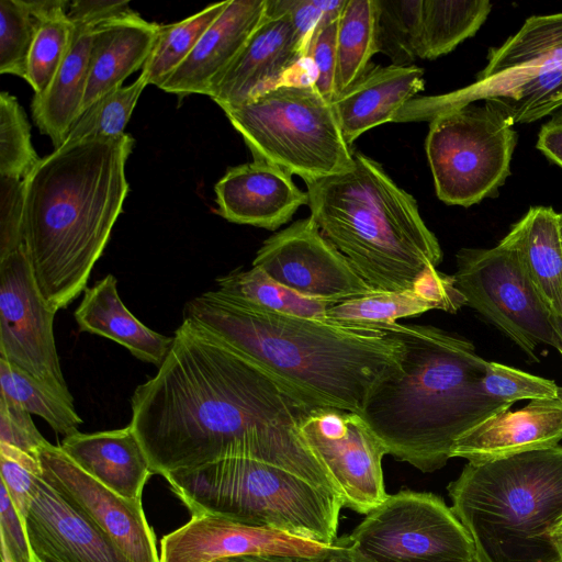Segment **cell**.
I'll use <instances>...</instances> for the list:
<instances>
[{
	"label": "cell",
	"mask_w": 562,
	"mask_h": 562,
	"mask_svg": "<svg viewBox=\"0 0 562 562\" xmlns=\"http://www.w3.org/2000/svg\"><path fill=\"white\" fill-rule=\"evenodd\" d=\"M157 373L131 398L130 425L154 474L231 457L258 431L316 408L252 359L182 319Z\"/></svg>",
	"instance_id": "6da1fadb"
},
{
	"label": "cell",
	"mask_w": 562,
	"mask_h": 562,
	"mask_svg": "<svg viewBox=\"0 0 562 562\" xmlns=\"http://www.w3.org/2000/svg\"><path fill=\"white\" fill-rule=\"evenodd\" d=\"M183 318L252 359L316 408L361 415L374 387L400 368L404 352L384 324L284 315L217 290L190 300Z\"/></svg>",
	"instance_id": "7a4b0ae2"
},
{
	"label": "cell",
	"mask_w": 562,
	"mask_h": 562,
	"mask_svg": "<svg viewBox=\"0 0 562 562\" xmlns=\"http://www.w3.org/2000/svg\"><path fill=\"white\" fill-rule=\"evenodd\" d=\"M128 134L65 143L24 181L23 247L45 301L65 308L83 290L130 187Z\"/></svg>",
	"instance_id": "3957f363"
},
{
	"label": "cell",
	"mask_w": 562,
	"mask_h": 562,
	"mask_svg": "<svg viewBox=\"0 0 562 562\" xmlns=\"http://www.w3.org/2000/svg\"><path fill=\"white\" fill-rule=\"evenodd\" d=\"M384 325L404 346L401 366L374 387L361 416L386 454L434 472L462 435L513 404L485 393L487 361L467 338L429 325Z\"/></svg>",
	"instance_id": "277c9868"
},
{
	"label": "cell",
	"mask_w": 562,
	"mask_h": 562,
	"mask_svg": "<svg viewBox=\"0 0 562 562\" xmlns=\"http://www.w3.org/2000/svg\"><path fill=\"white\" fill-rule=\"evenodd\" d=\"M311 217L374 292L412 289L442 251L415 198L360 151L335 175L306 182Z\"/></svg>",
	"instance_id": "5b68a950"
},
{
	"label": "cell",
	"mask_w": 562,
	"mask_h": 562,
	"mask_svg": "<svg viewBox=\"0 0 562 562\" xmlns=\"http://www.w3.org/2000/svg\"><path fill=\"white\" fill-rule=\"evenodd\" d=\"M451 508L480 562H560L549 531L562 516V447L468 462Z\"/></svg>",
	"instance_id": "8992f818"
},
{
	"label": "cell",
	"mask_w": 562,
	"mask_h": 562,
	"mask_svg": "<svg viewBox=\"0 0 562 562\" xmlns=\"http://www.w3.org/2000/svg\"><path fill=\"white\" fill-rule=\"evenodd\" d=\"M164 477L192 516H221L324 544L338 538L339 497L279 464L226 457Z\"/></svg>",
	"instance_id": "52a82bcc"
},
{
	"label": "cell",
	"mask_w": 562,
	"mask_h": 562,
	"mask_svg": "<svg viewBox=\"0 0 562 562\" xmlns=\"http://www.w3.org/2000/svg\"><path fill=\"white\" fill-rule=\"evenodd\" d=\"M223 111L255 160L273 164L305 183L338 173L352 162L333 104L312 81L283 82Z\"/></svg>",
	"instance_id": "ba28073f"
},
{
	"label": "cell",
	"mask_w": 562,
	"mask_h": 562,
	"mask_svg": "<svg viewBox=\"0 0 562 562\" xmlns=\"http://www.w3.org/2000/svg\"><path fill=\"white\" fill-rule=\"evenodd\" d=\"M481 100L513 125L535 122L562 106V12L528 18L503 45L490 49L475 82L422 99L419 114L430 120Z\"/></svg>",
	"instance_id": "9c48e42d"
},
{
	"label": "cell",
	"mask_w": 562,
	"mask_h": 562,
	"mask_svg": "<svg viewBox=\"0 0 562 562\" xmlns=\"http://www.w3.org/2000/svg\"><path fill=\"white\" fill-rule=\"evenodd\" d=\"M516 144L513 124L487 103L436 114L430 119L426 154L438 199L468 207L496 195L510 175Z\"/></svg>",
	"instance_id": "30bf717a"
},
{
	"label": "cell",
	"mask_w": 562,
	"mask_h": 562,
	"mask_svg": "<svg viewBox=\"0 0 562 562\" xmlns=\"http://www.w3.org/2000/svg\"><path fill=\"white\" fill-rule=\"evenodd\" d=\"M456 285L485 319L512 339L530 359L538 361L541 344L562 357V334L525 271L516 251L499 241L493 248H461L457 255Z\"/></svg>",
	"instance_id": "8fae6325"
},
{
	"label": "cell",
	"mask_w": 562,
	"mask_h": 562,
	"mask_svg": "<svg viewBox=\"0 0 562 562\" xmlns=\"http://www.w3.org/2000/svg\"><path fill=\"white\" fill-rule=\"evenodd\" d=\"M371 562H473L474 543L441 497L400 491L387 497L348 535Z\"/></svg>",
	"instance_id": "7c38bea8"
},
{
	"label": "cell",
	"mask_w": 562,
	"mask_h": 562,
	"mask_svg": "<svg viewBox=\"0 0 562 562\" xmlns=\"http://www.w3.org/2000/svg\"><path fill=\"white\" fill-rule=\"evenodd\" d=\"M56 312L40 292L24 247L0 258V359L74 404L55 344Z\"/></svg>",
	"instance_id": "4fadbf2b"
},
{
	"label": "cell",
	"mask_w": 562,
	"mask_h": 562,
	"mask_svg": "<svg viewBox=\"0 0 562 562\" xmlns=\"http://www.w3.org/2000/svg\"><path fill=\"white\" fill-rule=\"evenodd\" d=\"M306 445L329 475L342 507L367 515L387 497L385 448L361 415L314 408L300 423Z\"/></svg>",
	"instance_id": "5bb4252c"
},
{
	"label": "cell",
	"mask_w": 562,
	"mask_h": 562,
	"mask_svg": "<svg viewBox=\"0 0 562 562\" xmlns=\"http://www.w3.org/2000/svg\"><path fill=\"white\" fill-rule=\"evenodd\" d=\"M252 267L312 299L339 303L374 292L322 235L311 216L295 221L266 239Z\"/></svg>",
	"instance_id": "9a60e30c"
},
{
	"label": "cell",
	"mask_w": 562,
	"mask_h": 562,
	"mask_svg": "<svg viewBox=\"0 0 562 562\" xmlns=\"http://www.w3.org/2000/svg\"><path fill=\"white\" fill-rule=\"evenodd\" d=\"M42 479L133 562H160L142 499L112 492L77 465L59 446L38 449Z\"/></svg>",
	"instance_id": "2e32d148"
},
{
	"label": "cell",
	"mask_w": 562,
	"mask_h": 562,
	"mask_svg": "<svg viewBox=\"0 0 562 562\" xmlns=\"http://www.w3.org/2000/svg\"><path fill=\"white\" fill-rule=\"evenodd\" d=\"M333 544L221 516L193 515L187 524L162 537L159 558L160 562H216L251 554L316 557Z\"/></svg>",
	"instance_id": "e0dca14e"
},
{
	"label": "cell",
	"mask_w": 562,
	"mask_h": 562,
	"mask_svg": "<svg viewBox=\"0 0 562 562\" xmlns=\"http://www.w3.org/2000/svg\"><path fill=\"white\" fill-rule=\"evenodd\" d=\"M24 526L41 562H133L42 476Z\"/></svg>",
	"instance_id": "ac0fdd59"
},
{
	"label": "cell",
	"mask_w": 562,
	"mask_h": 562,
	"mask_svg": "<svg viewBox=\"0 0 562 562\" xmlns=\"http://www.w3.org/2000/svg\"><path fill=\"white\" fill-rule=\"evenodd\" d=\"M304 59L290 19L265 14L209 97L223 110L240 105L282 85L285 75Z\"/></svg>",
	"instance_id": "d6986e66"
},
{
	"label": "cell",
	"mask_w": 562,
	"mask_h": 562,
	"mask_svg": "<svg viewBox=\"0 0 562 562\" xmlns=\"http://www.w3.org/2000/svg\"><path fill=\"white\" fill-rule=\"evenodd\" d=\"M217 213L228 222L277 231L288 223L308 194L292 175L265 160L227 169L214 187Z\"/></svg>",
	"instance_id": "ffe728a7"
},
{
	"label": "cell",
	"mask_w": 562,
	"mask_h": 562,
	"mask_svg": "<svg viewBox=\"0 0 562 562\" xmlns=\"http://www.w3.org/2000/svg\"><path fill=\"white\" fill-rule=\"evenodd\" d=\"M266 14V0H229L191 54L159 88L180 97L210 94Z\"/></svg>",
	"instance_id": "44dd1931"
},
{
	"label": "cell",
	"mask_w": 562,
	"mask_h": 562,
	"mask_svg": "<svg viewBox=\"0 0 562 562\" xmlns=\"http://www.w3.org/2000/svg\"><path fill=\"white\" fill-rule=\"evenodd\" d=\"M562 440V403L535 400L518 411L506 409L462 435L451 458L484 462L524 452L549 449Z\"/></svg>",
	"instance_id": "7402d4cb"
},
{
	"label": "cell",
	"mask_w": 562,
	"mask_h": 562,
	"mask_svg": "<svg viewBox=\"0 0 562 562\" xmlns=\"http://www.w3.org/2000/svg\"><path fill=\"white\" fill-rule=\"evenodd\" d=\"M424 69L416 65H370L333 102L349 146L364 132L395 122L404 106L425 88Z\"/></svg>",
	"instance_id": "603a6c76"
},
{
	"label": "cell",
	"mask_w": 562,
	"mask_h": 562,
	"mask_svg": "<svg viewBox=\"0 0 562 562\" xmlns=\"http://www.w3.org/2000/svg\"><path fill=\"white\" fill-rule=\"evenodd\" d=\"M160 24L128 11L95 25L81 113L104 94L143 68L158 36ZM80 113V114H81Z\"/></svg>",
	"instance_id": "cb8c5ba5"
},
{
	"label": "cell",
	"mask_w": 562,
	"mask_h": 562,
	"mask_svg": "<svg viewBox=\"0 0 562 562\" xmlns=\"http://www.w3.org/2000/svg\"><path fill=\"white\" fill-rule=\"evenodd\" d=\"M59 447L85 472L127 499H142L154 474L131 425L91 434L78 431L65 437Z\"/></svg>",
	"instance_id": "d4e9b609"
},
{
	"label": "cell",
	"mask_w": 562,
	"mask_h": 562,
	"mask_svg": "<svg viewBox=\"0 0 562 562\" xmlns=\"http://www.w3.org/2000/svg\"><path fill=\"white\" fill-rule=\"evenodd\" d=\"M465 299L458 290L453 276L428 268L414 286L404 291L372 292L339 302L327 310L329 321L342 324H393L397 319L417 316L430 310L458 312Z\"/></svg>",
	"instance_id": "484cf974"
},
{
	"label": "cell",
	"mask_w": 562,
	"mask_h": 562,
	"mask_svg": "<svg viewBox=\"0 0 562 562\" xmlns=\"http://www.w3.org/2000/svg\"><path fill=\"white\" fill-rule=\"evenodd\" d=\"M74 316L81 331L111 339L135 358L158 368L173 342V337L148 328L126 308L117 292L116 278L112 274L85 290Z\"/></svg>",
	"instance_id": "4316f807"
},
{
	"label": "cell",
	"mask_w": 562,
	"mask_h": 562,
	"mask_svg": "<svg viewBox=\"0 0 562 562\" xmlns=\"http://www.w3.org/2000/svg\"><path fill=\"white\" fill-rule=\"evenodd\" d=\"M70 22L72 34L67 54L47 91L41 97H33L31 104L34 123L42 134L52 139L55 148L66 142L81 113L92 33L98 25L83 20Z\"/></svg>",
	"instance_id": "83f0119b"
},
{
	"label": "cell",
	"mask_w": 562,
	"mask_h": 562,
	"mask_svg": "<svg viewBox=\"0 0 562 562\" xmlns=\"http://www.w3.org/2000/svg\"><path fill=\"white\" fill-rule=\"evenodd\" d=\"M502 241L516 251L551 313L562 319L561 214L549 206H531Z\"/></svg>",
	"instance_id": "f1b7e54d"
},
{
	"label": "cell",
	"mask_w": 562,
	"mask_h": 562,
	"mask_svg": "<svg viewBox=\"0 0 562 562\" xmlns=\"http://www.w3.org/2000/svg\"><path fill=\"white\" fill-rule=\"evenodd\" d=\"M491 10L488 0H423L419 58L453 50L479 31Z\"/></svg>",
	"instance_id": "f546056e"
},
{
	"label": "cell",
	"mask_w": 562,
	"mask_h": 562,
	"mask_svg": "<svg viewBox=\"0 0 562 562\" xmlns=\"http://www.w3.org/2000/svg\"><path fill=\"white\" fill-rule=\"evenodd\" d=\"M222 294L267 311L316 319H327L331 301L304 296L273 280L260 268L235 269L216 279Z\"/></svg>",
	"instance_id": "4dcf8cb0"
},
{
	"label": "cell",
	"mask_w": 562,
	"mask_h": 562,
	"mask_svg": "<svg viewBox=\"0 0 562 562\" xmlns=\"http://www.w3.org/2000/svg\"><path fill=\"white\" fill-rule=\"evenodd\" d=\"M376 16V0H346L337 25L336 98L364 74L378 53Z\"/></svg>",
	"instance_id": "1f68e13d"
},
{
	"label": "cell",
	"mask_w": 562,
	"mask_h": 562,
	"mask_svg": "<svg viewBox=\"0 0 562 562\" xmlns=\"http://www.w3.org/2000/svg\"><path fill=\"white\" fill-rule=\"evenodd\" d=\"M229 0L205 7L179 22L160 25L155 45L142 68L147 85L158 88L191 54L207 27L224 11Z\"/></svg>",
	"instance_id": "d6a6232c"
},
{
	"label": "cell",
	"mask_w": 562,
	"mask_h": 562,
	"mask_svg": "<svg viewBox=\"0 0 562 562\" xmlns=\"http://www.w3.org/2000/svg\"><path fill=\"white\" fill-rule=\"evenodd\" d=\"M0 396L43 418L65 437L78 432L83 423L74 404H69L47 386L0 359Z\"/></svg>",
	"instance_id": "836d02e7"
},
{
	"label": "cell",
	"mask_w": 562,
	"mask_h": 562,
	"mask_svg": "<svg viewBox=\"0 0 562 562\" xmlns=\"http://www.w3.org/2000/svg\"><path fill=\"white\" fill-rule=\"evenodd\" d=\"M68 5L67 0H56L37 29L25 78L34 90V97L47 91L69 48L72 24L67 16Z\"/></svg>",
	"instance_id": "e575fe53"
},
{
	"label": "cell",
	"mask_w": 562,
	"mask_h": 562,
	"mask_svg": "<svg viewBox=\"0 0 562 562\" xmlns=\"http://www.w3.org/2000/svg\"><path fill=\"white\" fill-rule=\"evenodd\" d=\"M376 46L392 65L419 58L423 0H376Z\"/></svg>",
	"instance_id": "d590c367"
},
{
	"label": "cell",
	"mask_w": 562,
	"mask_h": 562,
	"mask_svg": "<svg viewBox=\"0 0 562 562\" xmlns=\"http://www.w3.org/2000/svg\"><path fill=\"white\" fill-rule=\"evenodd\" d=\"M44 1H0V72L25 80L27 59L40 23Z\"/></svg>",
	"instance_id": "8d00e7d4"
},
{
	"label": "cell",
	"mask_w": 562,
	"mask_h": 562,
	"mask_svg": "<svg viewBox=\"0 0 562 562\" xmlns=\"http://www.w3.org/2000/svg\"><path fill=\"white\" fill-rule=\"evenodd\" d=\"M146 86V80L139 76L133 83L98 99L79 115L65 143L113 138L125 134L124 130Z\"/></svg>",
	"instance_id": "74e56055"
},
{
	"label": "cell",
	"mask_w": 562,
	"mask_h": 562,
	"mask_svg": "<svg viewBox=\"0 0 562 562\" xmlns=\"http://www.w3.org/2000/svg\"><path fill=\"white\" fill-rule=\"evenodd\" d=\"M26 115L14 95L0 93V177L24 180L40 161Z\"/></svg>",
	"instance_id": "f35d334b"
},
{
	"label": "cell",
	"mask_w": 562,
	"mask_h": 562,
	"mask_svg": "<svg viewBox=\"0 0 562 562\" xmlns=\"http://www.w3.org/2000/svg\"><path fill=\"white\" fill-rule=\"evenodd\" d=\"M482 384L490 397L509 404L521 400H554L559 390L552 380L493 361L486 363Z\"/></svg>",
	"instance_id": "ab89813d"
},
{
	"label": "cell",
	"mask_w": 562,
	"mask_h": 562,
	"mask_svg": "<svg viewBox=\"0 0 562 562\" xmlns=\"http://www.w3.org/2000/svg\"><path fill=\"white\" fill-rule=\"evenodd\" d=\"M345 3L346 0H266V15L285 14L290 19L306 59L315 35L339 18Z\"/></svg>",
	"instance_id": "60d3db41"
},
{
	"label": "cell",
	"mask_w": 562,
	"mask_h": 562,
	"mask_svg": "<svg viewBox=\"0 0 562 562\" xmlns=\"http://www.w3.org/2000/svg\"><path fill=\"white\" fill-rule=\"evenodd\" d=\"M24 181L0 177V258L23 247Z\"/></svg>",
	"instance_id": "b9f144b4"
},
{
	"label": "cell",
	"mask_w": 562,
	"mask_h": 562,
	"mask_svg": "<svg viewBox=\"0 0 562 562\" xmlns=\"http://www.w3.org/2000/svg\"><path fill=\"white\" fill-rule=\"evenodd\" d=\"M338 19L315 35L306 57L314 70L313 86L329 102L336 98Z\"/></svg>",
	"instance_id": "7bdbcfd3"
},
{
	"label": "cell",
	"mask_w": 562,
	"mask_h": 562,
	"mask_svg": "<svg viewBox=\"0 0 562 562\" xmlns=\"http://www.w3.org/2000/svg\"><path fill=\"white\" fill-rule=\"evenodd\" d=\"M46 442L31 414L0 396V443L12 446L38 459V449Z\"/></svg>",
	"instance_id": "ee69618b"
},
{
	"label": "cell",
	"mask_w": 562,
	"mask_h": 562,
	"mask_svg": "<svg viewBox=\"0 0 562 562\" xmlns=\"http://www.w3.org/2000/svg\"><path fill=\"white\" fill-rule=\"evenodd\" d=\"M0 490L1 542L5 544L14 562H33L34 554L21 515L2 483Z\"/></svg>",
	"instance_id": "f6af8a7d"
},
{
	"label": "cell",
	"mask_w": 562,
	"mask_h": 562,
	"mask_svg": "<svg viewBox=\"0 0 562 562\" xmlns=\"http://www.w3.org/2000/svg\"><path fill=\"white\" fill-rule=\"evenodd\" d=\"M1 483L5 486L23 522L41 475L0 454Z\"/></svg>",
	"instance_id": "bcb514c9"
},
{
	"label": "cell",
	"mask_w": 562,
	"mask_h": 562,
	"mask_svg": "<svg viewBox=\"0 0 562 562\" xmlns=\"http://www.w3.org/2000/svg\"><path fill=\"white\" fill-rule=\"evenodd\" d=\"M216 562H353V552L348 536L337 538L333 547L316 557L285 554H251L221 559Z\"/></svg>",
	"instance_id": "7dc6e473"
},
{
	"label": "cell",
	"mask_w": 562,
	"mask_h": 562,
	"mask_svg": "<svg viewBox=\"0 0 562 562\" xmlns=\"http://www.w3.org/2000/svg\"><path fill=\"white\" fill-rule=\"evenodd\" d=\"M130 9V3L125 0H76L69 1L67 16L69 20H86L99 24Z\"/></svg>",
	"instance_id": "c3c4849f"
},
{
	"label": "cell",
	"mask_w": 562,
	"mask_h": 562,
	"mask_svg": "<svg viewBox=\"0 0 562 562\" xmlns=\"http://www.w3.org/2000/svg\"><path fill=\"white\" fill-rule=\"evenodd\" d=\"M536 147L562 168V113L541 126Z\"/></svg>",
	"instance_id": "681fc988"
},
{
	"label": "cell",
	"mask_w": 562,
	"mask_h": 562,
	"mask_svg": "<svg viewBox=\"0 0 562 562\" xmlns=\"http://www.w3.org/2000/svg\"><path fill=\"white\" fill-rule=\"evenodd\" d=\"M550 539L562 562V516L549 531Z\"/></svg>",
	"instance_id": "f907efd6"
},
{
	"label": "cell",
	"mask_w": 562,
	"mask_h": 562,
	"mask_svg": "<svg viewBox=\"0 0 562 562\" xmlns=\"http://www.w3.org/2000/svg\"><path fill=\"white\" fill-rule=\"evenodd\" d=\"M352 552H353V562H371L367 558L361 555L359 552H357L353 548H352ZM473 562H480V561L476 560V561H473Z\"/></svg>",
	"instance_id": "816d5d0a"
},
{
	"label": "cell",
	"mask_w": 562,
	"mask_h": 562,
	"mask_svg": "<svg viewBox=\"0 0 562 562\" xmlns=\"http://www.w3.org/2000/svg\"><path fill=\"white\" fill-rule=\"evenodd\" d=\"M561 403H562V387L559 386V390H558V397H557Z\"/></svg>",
	"instance_id": "f5cc1de1"
},
{
	"label": "cell",
	"mask_w": 562,
	"mask_h": 562,
	"mask_svg": "<svg viewBox=\"0 0 562 562\" xmlns=\"http://www.w3.org/2000/svg\"><path fill=\"white\" fill-rule=\"evenodd\" d=\"M558 322H559L560 331L562 334V319H558Z\"/></svg>",
	"instance_id": "db71d44e"
},
{
	"label": "cell",
	"mask_w": 562,
	"mask_h": 562,
	"mask_svg": "<svg viewBox=\"0 0 562 562\" xmlns=\"http://www.w3.org/2000/svg\"><path fill=\"white\" fill-rule=\"evenodd\" d=\"M33 562H41V561L34 557Z\"/></svg>",
	"instance_id": "11a10c76"
},
{
	"label": "cell",
	"mask_w": 562,
	"mask_h": 562,
	"mask_svg": "<svg viewBox=\"0 0 562 562\" xmlns=\"http://www.w3.org/2000/svg\"><path fill=\"white\" fill-rule=\"evenodd\" d=\"M561 231H562V214H561Z\"/></svg>",
	"instance_id": "9f6ffc18"
},
{
	"label": "cell",
	"mask_w": 562,
	"mask_h": 562,
	"mask_svg": "<svg viewBox=\"0 0 562 562\" xmlns=\"http://www.w3.org/2000/svg\"><path fill=\"white\" fill-rule=\"evenodd\" d=\"M561 562V561H560Z\"/></svg>",
	"instance_id": "6f0895ef"
}]
</instances>
